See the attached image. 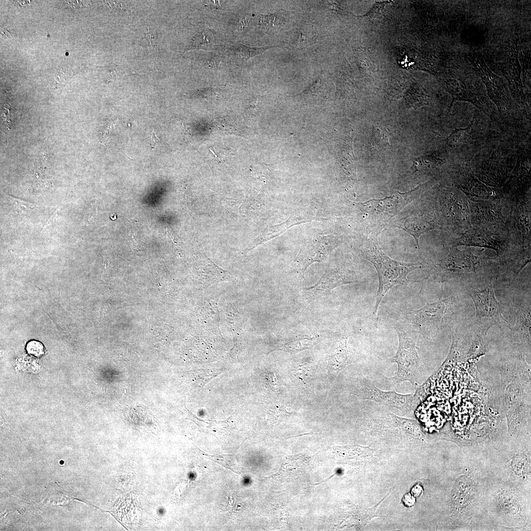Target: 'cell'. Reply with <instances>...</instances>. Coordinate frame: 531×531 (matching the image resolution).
<instances>
[{"label": "cell", "mask_w": 531, "mask_h": 531, "mask_svg": "<svg viewBox=\"0 0 531 531\" xmlns=\"http://www.w3.org/2000/svg\"><path fill=\"white\" fill-rule=\"evenodd\" d=\"M363 255L376 269L379 277V287L374 313L377 314L381 302L387 292L394 286L404 284L409 281L407 275L413 270L420 269L417 263H408L396 261L387 255L380 247L378 235L367 240L362 248Z\"/></svg>", "instance_id": "1"}, {"label": "cell", "mask_w": 531, "mask_h": 531, "mask_svg": "<svg viewBox=\"0 0 531 531\" xmlns=\"http://www.w3.org/2000/svg\"><path fill=\"white\" fill-rule=\"evenodd\" d=\"M364 421L370 434L382 440L411 443L421 439L417 422L397 416L375 405L365 410Z\"/></svg>", "instance_id": "2"}, {"label": "cell", "mask_w": 531, "mask_h": 531, "mask_svg": "<svg viewBox=\"0 0 531 531\" xmlns=\"http://www.w3.org/2000/svg\"><path fill=\"white\" fill-rule=\"evenodd\" d=\"M398 337L395 355L391 359L397 364L395 375L391 378L395 385L408 381L415 386L421 376L423 365L418 354L415 339L399 327H394Z\"/></svg>", "instance_id": "3"}, {"label": "cell", "mask_w": 531, "mask_h": 531, "mask_svg": "<svg viewBox=\"0 0 531 531\" xmlns=\"http://www.w3.org/2000/svg\"><path fill=\"white\" fill-rule=\"evenodd\" d=\"M353 393L363 399L395 408L404 413H411L415 407L413 394H402L394 391H384L377 388L370 381L364 377L355 386Z\"/></svg>", "instance_id": "4"}, {"label": "cell", "mask_w": 531, "mask_h": 531, "mask_svg": "<svg viewBox=\"0 0 531 531\" xmlns=\"http://www.w3.org/2000/svg\"><path fill=\"white\" fill-rule=\"evenodd\" d=\"M417 188L407 192L396 191L379 199L355 203L361 211L375 218L389 220L394 217L414 198Z\"/></svg>", "instance_id": "5"}, {"label": "cell", "mask_w": 531, "mask_h": 531, "mask_svg": "<svg viewBox=\"0 0 531 531\" xmlns=\"http://www.w3.org/2000/svg\"><path fill=\"white\" fill-rule=\"evenodd\" d=\"M486 85L490 99L494 102L500 112L507 109L509 98L502 80L487 67L483 61L476 58L472 61Z\"/></svg>", "instance_id": "6"}, {"label": "cell", "mask_w": 531, "mask_h": 531, "mask_svg": "<svg viewBox=\"0 0 531 531\" xmlns=\"http://www.w3.org/2000/svg\"><path fill=\"white\" fill-rule=\"evenodd\" d=\"M351 276L339 271H329L314 286L303 289L302 291L303 299L307 302L329 295L335 288L345 284L356 283Z\"/></svg>", "instance_id": "7"}, {"label": "cell", "mask_w": 531, "mask_h": 531, "mask_svg": "<svg viewBox=\"0 0 531 531\" xmlns=\"http://www.w3.org/2000/svg\"><path fill=\"white\" fill-rule=\"evenodd\" d=\"M446 84L452 97V102L456 100L469 101L491 118L492 114L487 99L476 89L460 80L449 79Z\"/></svg>", "instance_id": "8"}, {"label": "cell", "mask_w": 531, "mask_h": 531, "mask_svg": "<svg viewBox=\"0 0 531 531\" xmlns=\"http://www.w3.org/2000/svg\"><path fill=\"white\" fill-rule=\"evenodd\" d=\"M479 317H492L498 314L501 305L495 297L492 285L474 290L471 295Z\"/></svg>", "instance_id": "9"}, {"label": "cell", "mask_w": 531, "mask_h": 531, "mask_svg": "<svg viewBox=\"0 0 531 531\" xmlns=\"http://www.w3.org/2000/svg\"><path fill=\"white\" fill-rule=\"evenodd\" d=\"M455 245L472 246L488 248L499 252L500 243L494 239L489 232L479 229H470L458 238Z\"/></svg>", "instance_id": "10"}, {"label": "cell", "mask_w": 531, "mask_h": 531, "mask_svg": "<svg viewBox=\"0 0 531 531\" xmlns=\"http://www.w3.org/2000/svg\"><path fill=\"white\" fill-rule=\"evenodd\" d=\"M393 227L401 229L413 236L416 243L419 253L421 251L419 244L420 236L428 231L439 228V226L429 221L421 216L405 217L395 221L392 224Z\"/></svg>", "instance_id": "11"}, {"label": "cell", "mask_w": 531, "mask_h": 531, "mask_svg": "<svg viewBox=\"0 0 531 531\" xmlns=\"http://www.w3.org/2000/svg\"><path fill=\"white\" fill-rule=\"evenodd\" d=\"M352 352L347 338L340 340L332 352L329 359V368L332 374H337L349 363Z\"/></svg>", "instance_id": "12"}, {"label": "cell", "mask_w": 531, "mask_h": 531, "mask_svg": "<svg viewBox=\"0 0 531 531\" xmlns=\"http://www.w3.org/2000/svg\"><path fill=\"white\" fill-rule=\"evenodd\" d=\"M445 309L443 300L428 303L423 308L413 311L412 315L415 323L421 327L426 322L439 320L442 316Z\"/></svg>", "instance_id": "13"}, {"label": "cell", "mask_w": 531, "mask_h": 531, "mask_svg": "<svg viewBox=\"0 0 531 531\" xmlns=\"http://www.w3.org/2000/svg\"><path fill=\"white\" fill-rule=\"evenodd\" d=\"M445 266L449 269L468 268L474 270L478 263V258L471 252H464L454 248L446 258Z\"/></svg>", "instance_id": "14"}, {"label": "cell", "mask_w": 531, "mask_h": 531, "mask_svg": "<svg viewBox=\"0 0 531 531\" xmlns=\"http://www.w3.org/2000/svg\"><path fill=\"white\" fill-rule=\"evenodd\" d=\"M317 36L316 27L311 23H305L293 31L291 42L298 48L306 47L314 42Z\"/></svg>", "instance_id": "15"}, {"label": "cell", "mask_w": 531, "mask_h": 531, "mask_svg": "<svg viewBox=\"0 0 531 531\" xmlns=\"http://www.w3.org/2000/svg\"><path fill=\"white\" fill-rule=\"evenodd\" d=\"M314 344L311 338L295 337L279 341L275 349L290 353H296L310 348Z\"/></svg>", "instance_id": "16"}, {"label": "cell", "mask_w": 531, "mask_h": 531, "mask_svg": "<svg viewBox=\"0 0 531 531\" xmlns=\"http://www.w3.org/2000/svg\"><path fill=\"white\" fill-rule=\"evenodd\" d=\"M287 14L284 10H280L273 13L259 14L257 16V22L259 26L266 29L279 28L287 23Z\"/></svg>", "instance_id": "17"}, {"label": "cell", "mask_w": 531, "mask_h": 531, "mask_svg": "<svg viewBox=\"0 0 531 531\" xmlns=\"http://www.w3.org/2000/svg\"><path fill=\"white\" fill-rule=\"evenodd\" d=\"M443 162V159L433 153L414 159L413 160L412 168L413 171L428 173L441 166Z\"/></svg>", "instance_id": "18"}, {"label": "cell", "mask_w": 531, "mask_h": 531, "mask_svg": "<svg viewBox=\"0 0 531 531\" xmlns=\"http://www.w3.org/2000/svg\"><path fill=\"white\" fill-rule=\"evenodd\" d=\"M473 123V120L467 127L455 129L446 139L447 146L454 149L462 147L466 143L470 138Z\"/></svg>", "instance_id": "19"}, {"label": "cell", "mask_w": 531, "mask_h": 531, "mask_svg": "<svg viewBox=\"0 0 531 531\" xmlns=\"http://www.w3.org/2000/svg\"><path fill=\"white\" fill-rule=\"evenodd\" d=\"M279 46H266L264 47H250L240 43L233 46L231 49L237 56L245 60L259 55L271 48Z\"/></svg>", "instance_id": "20"}, {"label": "cell", "mask_w": 531, "mask_h": 531, "mask_svg": "<svg viewBox=\"0 0 531 531\" xmlns=\"http://www.w3.org/2000/svg\"><path fill=\"white\" fill-rule=\"evenodd\" d=\"M461 187L470 194L481 197H486L494 192L492 189L471 177H468L466 181L461 184Z\"/></svg>", "instance_id": "21"}, {"label": "cell", "mask_w": 531, "mask_h": 531, "mask_svg": "<svg viewBox=\"0 0 531 531\" xmlns=\"http://www.w3.org/2000/svg\"><path fill=\"white\" fill-rule=\"evenodd\" d=\"M370 136L371 144L376 148H386L390 146L388 136L385 129L375 127L372 129Z\"/></svg>", "instance_id": "22"}, {"label": "cell", "mask_w": 531, "mask_h": 531, "mask_svg": "<svg viewBox=\"0 0 531 531\" xmlns=\"http://www.w3.org/2000/svg\"><path fill=\"white\" fill-rule=\"evenodd\" d=\"M212 40L213 35L211 31L204 29L194 37L193 46L195 48L207 47L212 43Z\"/></svg>", "instance_id": "23"}, {"label": "cell", "mask_w": 531, "mask_h": 531, "mask_svg": "<svg viewBox=\"0 0 531 531\" xmlns=\"http://www.w3.org/2000/svg\"><path fill=\"white\" fill-rule=\"evenodd\" d=\"M28 352L35 356H40L44 353V348L42 344L36 341H31L27 345Z\"/></svg>", "instance_id": "24"}, {"label": "cell", "mask_w": 531, "mask_h": 531, "mask_svg": "<svg viewBox=\"0 0 531 531\" xmlns=\"http://www.w3.org/2000/svg\"><path fill=\"white\" fill-rule=\"evenodd\" d=\"M6 196L7 198L14 203L15 206L21 211L25 212L27 210L32 209L35 207V205L32 203L16 199L7 195Z\"/></svg>", "instance_id": "25"}, {"label": "cell", "mask_w": 531, "mask_h": 531, "mask_svg": "<svg viewBox=\"0 0 531 531\" xmlns=\"http://www.w3.org/2000/svg\"><path fill=\"white\" fill-rule=\"evenodd\" d=\"M145 38H146L149 43L153 46H156V37L154 35V34L150 32V30H148V32L145 34Z\"/></svg>", "instance_id": "26"}, {"label": "cell", "mask_w": 531, "mask_h": 531, "mask_svg": "<svg viewBox=\"0 0 531 531\" xmlns=\"http://www.w3.org/2000/svg\"><path fill=\"white\" fill-rule=\"evenodd\" d=\"M58 214H59V211H58V209L47 219V220L43 226L42 227V229H41V231L44 229L46 227L48 226L49 225H50L51 224V223L53 222L54 221L55 219H56L58 217Z\"/></svg>", "instance_id": "27"}, {"label": "cell", "mask_w": 531, "mask_h": 531, "mask_svg": "<svg viewBox=\"0 0 531 531\" xmlns=\"http://www.w3.org/2000/svg\"><path fill=\"white\" fill-rule=\"evenodd\" d=\"M248 23H249V20L248 19V17H245V16L243 17L239 21V28H241L242 29H244L245 27H246L247 26Z\"/></svg>", "instance_id": "28"}, {"label": "cell", "mask_w": 531, "mask_h": 531, "mask_svg": "<svg viewBox=\"0 0 531 531\" xmlns=\"http://www.w3.org/2000/svg\"><path fill=\"white\" fill-rule=\"evenodd\" d=\"M151 144L152 145V147L154 148V146H155L156 145V144L159 142V139L157 137L154 131H153L152 134H151Z\"/></svg>", "instance_id": "29"}, {"label": "cell", "mask_w": 531, "mask_h": 531, "mask_svg": "<svg viewBox=\"0 0 531 531\" xmlns=\"http://www.w3.org/2000/svg\"><path fill=\"white\" fill-rule=\"evenodd\" d=\"M336 473H335V474H333L332 475H331V476H330V477H329L328 478L326 479V480H325L324 481H323V482H321V483H316V484H315V485H319V484H321V483H323V482H325V481H326V480H328L329 479H330V478H331V477H332L333 476H334V475H335V474Z\"/></svg>", "instance_id": "30"}]
</instances>
